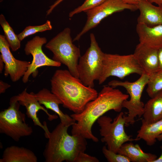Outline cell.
<instances>
[{
  "label": "cell",
  "instance_id": "obj_29",
  "mask_svg": "<svg viewBox=\"0 0 162 162\" xmlns=\"http://www.w3.org/2000/svg\"><path fill=\"white\" fill-rule=\"evenodd\" d=\"M64 0H56L52 4L50 7V8L46 11V15H49L53 10L59 4Z\"/></svg>",
  "mask_w": 162,
  "mask_h": 162
},
{
  "label": "cell",
  "instance_id": "obj_31",
  "mask_svg": "<svg viewBox=\"0 0 162 162\" xmlns=\"http://www.w3.org/2000/svg\"><path fill=\"white\" fill-rule=\"evenodd\" d=\"M125 3L130 4L137 5L139 0H123Z\"/></svg>",
  "mask_w": 162,
  "mask_h": 162
},
{
  "label": "cell",
  "instance_id": "obj_2",
  "mask_svg": "<svg viewBox=\"0 0 162 162\" xmlns=\"http://www.w3.org/2000/svg\"><path fill=\"white\" fill-rule=\"evenodd\" d=\"M51 92L62 103L64 107L74 113L81 112L98 93L94 88L85 85L68 70H56L50 80Z\"/></svg>",
  "mask_w": 162,
  "mask_h": 162
},
{
  "label": "cell",
  "instance_id": "obj_1",
  "mask_svg": "<svg viewBox=\"0 0 162 162\" xmlns=\"http://www.w3.org/2000/svg\"><path fill=\"white\" fill-rule=\"evenodd\" d=\"M129 95L109 85L103 86L97 97L89 102L83 110L70 115L76 122L72 125V135H80L86 139L97 142L98 139L93 135L92 127L94 123L107 112L113 110L120 112L123 102Z\"/></svg>",
  "mask_w": 162,
  "mask_h": 162
},
{
  "label": "cell",
  "instance_id": "obj_33",
  "mask_svg": "<svg viewBox=\"0 0 162 162\" xmlns=\"http://www.w3.org/2000/svg\"><path fill=\"white\" fill-rule=\"evenodd\" d=\"M152 3H155L158 5L162 4V0H148Z\"/></svg>",
  "mask_w": 162,
  "mask_h": 162
},
{
  "label": "cell",
  "instance_id": "obj_36",
  "mask_svg": "<svg viewBox=\"0 0 162 162\" xmlns=\"http://www.w3.org/2000/svg\"><path fill=\"white\" fill-rule=\"evenodd\" d=\"M4 0H0V2H2Z\"/></svg>",
  "mask_w": 162,
  "mask_h": 162
},
{
  "label": "cell",
  "instance_id": "obj_14",
  "mask_svg": "<svg viewBox=\"0 0 162 162\" xmlns=\"http://www.w3.org/2000/svg\"><path fill=\"white\" fill-rule=\"evenodd\" d=\"M158 50L139 43L136 46L134 56L143 73L148 76L158 71Z\"/></svg>",
  "mask_w": 162,
  "mask_h": 162
},
{
  "label": "cell",
  "instance_id": "obj_27",
  "mask_svg": "<svg viewBox=\"0 0 162 162\" xmlns=\"http://www.w3.org/2000/svg\"><path fill=\"white\" fill-rule=\"evenodd\" d=\"M99 160L95 157L90 156L85 152L80 153L76 159L75 162H99Z\"/></svg>",
  "mask_w": 162,
  "mask_h": 162
},
{
  "label": "cell",
  "instance_id": "obj_9",
  "mask_svg": "<svg viewBox=\"0 0 162 162\" xmlns=\"http://www.w3.org/2000/svg\"><path fill=\"white\" fill-rule=\"evenodd\" d=\"M143 73L133 54L122 55L104 53L102 71L98 81L100 85L110 76L122 80L131 74L141 76Z\"/></svg>",
  "mask_w": 162,
  "mask_h": 162
},
{
  "label": "cell",
  "instance_id": "obj_11",
  "mask_svg": "<svg viewBox=\"0 0 162 162\" xmlns=\"http://www.w3.org/2000/svg\"><path fill=\"white\" fill-rule=\"evenodd\" d=\"M46 42L45 37L36 36L26 44L24 49L25 53L27 55H31L33 59L22 78L23 83H27L30 75L35 73L39 68L45 66L58 67L61 66V63L49 58L43 52L42 47Z\"/></svg>",
  "mask_w": 162,
  "mask_h": 162
},
{
  "label": "cell",
  "instance_id": "obj_12",
  "mask_svg": "<svg viewBox=\"0 0 162 162\" xmlns=\"http://www.w3.org/2000/svg\"><path fill=\"white\" fill-rule=\"evenodd\" d=\"M11 98L18 101L20 105L25 107L27 117L32 120L34 125L40 127L44 130L45 136L48 139L50 132L48 128L46 122H44V124H42L40 121L38 116V112L40 110L43 111L48 116V119L50 121L57 118L58 116L50 114L47 110L40 104L36 99L34 93L33 92L28 93L26 88L21 93Z\"/></svg>",
  "mask_w": 162,
  "mask_h": 162
},
{
  "label": "cell",
  "instance_id": "obj_5",
  "mask_svg": "<svg viewBox=\"0 0 162 162\" xmlns=\"http://www.w3.org/2000/svg\"><path fill=\"white\" fill-rule=\"evenodd\" d=\"M88 48L80 57L77 66L79 78L86 86L94 88V81L100 75L104 53L101 50L93 33L90 35Z\"/></svg>",
  "mask_w": 162,
  "mask_h": 162
},
{
  "label": "cell",
  "instance_id": "obj_4",
  "mask_svg": "<svg viewBox=\"0 0 162 162\" xmlns=\"http://www.w3.org/2000/svg\"><path fill=\"white\" fill-rule=\"evenodd\" d=\"M70 33L69 28H65L49 41L45 47L52 52L53 60L65 65L72 75L79 78L77 66L80 50L73 44Z\"/></svg>",
  "mask_w": 162,
  "mask_h": 162
},
{
  "label": "cell",
  "instance_id": "obj_32",
  "mask_svg": "<svg viewBox=\"0 0 162 162\" xmlns=\"http://www.w3.org/2000/svg\"><path fill=\"white\" fill-rule=\"evenodd\" d=\"M4 67V64L2 60L0 57V72L2 73Z\"/></svg>",
  "mask_w": 162,
  "mask_h": 162
},
{
  "label": "cell",
  "instance_id": "obj_28",
  "mask_svg": "<svg viewBox=\"0 0 162 162\" xmlns=\"http://www.w3.org/2000/svg\"><path fill=\"white\" fill-rule=\"evenodd\" d=\"M11 86L8 83L3 82L2 80L0 81V94L4 93L6 90L10 87Z\"/></svg>",
  "mask_w": 162,
  "mask_h": 162
},
{
  "label": "cell",
  "instance_id": "obj_21",
  "mask_svg": "<svg viewBox=\"0 0 162 162\" xmlns=\"http://www.w3.org/2000/svg\"><path fill=\"white\" fill-rule=\"evenodd\" d=\"M162 134V119L150 124L142 120V125L137 131L136 138L142 139L149 146L154 144L158 137Z\"/></svg>",
  "mask_w": 162,
  "mask_h": 162
},
{
  "label": "cell",
  "instance_id": "obj_34",
  "mask_svg": "<svg viewBox=\"0 0 162 162\" xmlns=\"http://www.w3.org/2000/svg\"><path fill=\"white\" fill-rule=\"evenodd\" d=\"M160 147L161 151V154L160 156L158 158H157L153 162H162V146H161Z\"/></svg>",
  "mask_w": 162,
  "mask_h": 162
},
{
  "label": "cell",
  "instance_id": "obj_19",
  "mask_svg": "<svg viewBox=\"0 0 162 162\" xmlns=\"http://www.w3.org/2000/svg\"><path fill=\"white\" fill-rule=\"evenodd\" d=\"M118 153L128 158L130 162H153L157 158L156 155L144 152L138 144L131 142L123 144Z\"/></svg>",
  "mask_w": 162,
  "mask_h": 162
},
{
  "label": "cell",
  "instance_id": "obj_7",
  "mask_svg": "<svg viewBox=\"0 0 162 162\" xmlns=\"http://www.w3.org/2000/svg\"><path fill=\"white\" fill-rule=\"evenodd\" d=\"M10 106L0 112V133L18 142L32 134V128L26 122L25 115L20 111L19 102L10 98Z\"/></svg>",
  "mask_w": 162,
  "mask_h": 162
},
{
  "label": "cell",
  "instance_id": "obj_13",
  "mask_svg": "<svg viewBox=\"0 0 162 162\" xmlns=\"http://www.w3.org/2000/svg\"><path fill=\"white\" fill-rule=\"evenodd\" d=\"M10 48L5 36L0 34V57L4 64V75H9L12 81L16 82L24 76L31 62L16 59Z\"/></svg>",
  "mask_w": 162,
  "mask_h": 162
},
{
  "label": "cell",
  "instance_id": "obj_25",
  "mask_svg": "<svg viewBox=\"0 0 162 162\" xmlns=\"http://www.w3.org/2000/svg\"><path fill=\"white\" fill-rule=\"evenodd\" d=\"M106 0H85L83 4L73 10L69 14V16L71 17L76 14L92 9L100 5Z\"/></svg>",
  "mask_w": 162,
  "mask_h": 162
},
{
  "label": "cell",
  "instance_id": "obj_26",
  "mask_svg": "<svg viewBox=\"0 0 162 162\" xmlns=\"http://www.w3.org/2000/svg\"><path fill=\"white\" fill-rule=\"evenodd\" d=\"M102 152L104 157L109 162H130V159L122 155L115 153L108 149L106 146L102 148Z\"/></svg>",
  "mask_w": 162,
  "mask_h": 162
},
{
  "label": "cell",
  "instance_id": "obj_35",
  "mask_svg": "<svg viewBox=\"0 0 162 162\" xmlns=\"http://www.w3.org/2000/svg\"><path fill=\"white\" fill-rule=\"evenodd\" d=\"M157 139L159 140H162V134L160 135L158 138Z\"/></svg>",
  "mask_w": 162,
  "mask_h": 162
},
{
  "label": "cell",
  "instance_id": "obj_18",
  "mask_svg": "<svg viewBox=\"0 0 162 162\" xmlns=\"http://www.w3.org/2000/svg\"><path fill=\"white\" fill-rule=\"evenodd\" d=\"M38 158L31 150L23 147L12 146L4 151L0 162H37Z\"/></svg>",
  "mask_w": 162,
  "mask_h": 162
},
{
  "label": "cell",
  "instance_id": "obj_15",
  "mask_svg": "<svg viewBox=\"0 0 162 162\" xmlns=\"http://www.w3.org/2000/svg\"><path fill=\"white\" fill-rule=\"evenodd\" d=\"M34 95L39 103L44 105L47 109L54 112L60 118L61 123L63 125L70 127L75 122V121L70 116L64 113L60 109L59 105L62 103L58 97L51 91L43 88Z\"/></svg>",
  "mask_w": 162,
  "mask_h": 162
},
{
  "label": "cell",
  "instance_id": "obj_6",
  "mask_svg": "<svg viewBox=\"0 0 162 162\" xmlns=\"http://www.w3.org/2000/svg\"><path fill=\"white\" fill-rule=\"evenodd\" d=\"M126 120V116L123 112H120L113 122L111 117L105 116H101L97 120L100 128L101 142H105L107 148L115 153H118L124 143L139 140L131 138L125 133L124 127Z\"/></svg>",
  "mask_w": 162,
  "mask_h": 162
},
{
  "label": "cell",
  "instance_id": "obj_22",
  "mask_svg": "<svg viewBox=\"0 0 162 162\" xmlns=\"http://www.w3.org/2000/svg\"><path fill=\"white\" fill-rule=\"evenodd\" d=\"M0 24L4 32L5 38L11 50L15 52L20 47L21 41L14 33L2 14L0 15Z\"/></svg>",
  "mask_w": 162,
  "mask_h": 162
},
{
  "label": "cell",
  "instance_id": "obj_23",
  "mask_svg": "<svg viewBox=\"0 0 162 162\" xmlns=\"http://www.w3.org/2000/svg\"><path fill=\"white\" fill-rule=\"evenodd\" d=\"M146 92L151 98L162 92V72L157 71L149 76Z\"/></svg>",
  "mask_w": 162,
  "mask_h": 162
},
{
  "label": "cell",
  "instance_id": "obj_16",
  "mask_svg": "<svg viewBox=\"0 0 162 162\" xmlns=\"http://www.w3.org/2000/svg\"><path fill=\"white\" fill-rule=\"evenodd\" d=\"M136 6L140 11L137 23L148 27L162 25V4L156 6L148 0H139Z\"/></svg>",
  "mask_w": 162,
  "mask_h": 162
},
{
  "label": "cell",
  "instance_id": "obj_8",
  "mask_svg": "<svg viewBox=\"0 0 162 162\" xmlns=\"http://www.w3.org/2000/svg\"><path fill=\"white\" fill-rule=\"evenodd\" d=\"M148 79L149 76L143 73L138 80L134 82L113 80L108 83V85L113 88L123 87L129 95V100H124L122 104L123 108L127 109L128 111V115L126 116L125 125L126 126L129 124H133L137 116L140 118L143 116L144 104L141 100V97Z\"/></svg>",
  "mask_w": 162,
  "mask_h": 162
},
{
  "label": "cell",
  "instance_id": "obj_3",
  "mask_svg": "<svg viewBox=\"0 0 162 162\" xmlns=\"http://www.w3.org/2000/svg\"><path fill=\"white\" fill-rule=\"evenodd\" d=\"M69 126L58 124L50 132L43 154L46 162H75L79 154L85 152L86 139L80 135H70Z\"/></svg>",
  "mask_w": 162,
  "mask_h": 162
},
{
  "label": "cell",
  "instance_id": "obj_20",
  "mask_svg": "<svg viewBox=\"0 0 162 162\" xmlns=\"http://www.w3.org/2000/svg\"><path fill=\"white\" fill-rule=\"evenodd\" d=\"M142 119L150 124L162 119V92L151 98L144 104Z\"/></svg>",
  "mask_w": 162,
  "mask_h": 162
},
{
  "label": "cell",
  "instance_id": "obj_10",
  "mask_svg": "<svg viewBox=\"0 0 162 162\" xmlns=\"http://www.w3.org/2000/svg\"><path fill=\"white\" fill-rule=\"evenodd\" d=\"M125 10L135 11L138 10V8L136 5L127 4L123 0H106L96 7L86 11L85 12L87 16L86 23L73 41L79 40L83 35L96 27L105 18Z\"/></svg>",
  "mask_w": 162,
  "mask_h": 162
},
{
  "label": "cell",
  "instance_id": "obj_30",
  "mask_svg": "<svg viewBox=\"0 0 162 162\" xmlns=\"http://www.w3.org/2000/svg\"><path fill=\"white\" fill-rule=\"evenodd\" d=\"M159 68L158 71L162 72V48L158 50Z\"/></svg>",
  "mask_w": 162,
  "mask_h": 162
},
{
  "label": "cell",
  "instance_id": "obj_17",
  "mask_svg": "<svg viewBox=\"0 0 162 162\" xmlns=\"http://www.w3.org/2000/svg\"><path fill=\"white\" fill-rule=\"evenodd\" d=\"M136 30L140 43L158 50L162 48V25L148 27L137 23Z\"/></svg>",
  "mask_w": 162,
  "mask_h": 162
},
{
  "label": "cell",
  "instance_id": "obj_24",
  "mask_svg": "<svg viewBox=\"0 0 162 162\" xmlns=\"http://www.w3.org/2000/svg\"><path fill=\"white\" fill-rule=\"evenodd\" d=\"M52 26L50 21L47 20L43 24L36 26H29L26 27L24 30L17 35L20 41L22 40L27 37L39 32L46 30H50Z\"/></svg>",
  "mask_w": 162,
  "mask_h": 162
}]
</instances>
